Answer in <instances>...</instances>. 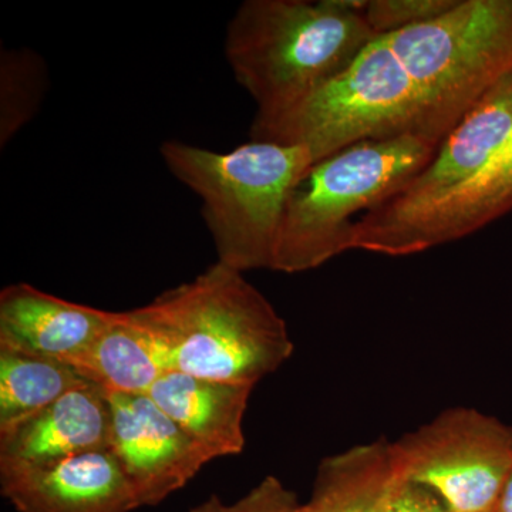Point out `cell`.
<instances>
[{"mask_svg":"<svg viewBox=\"0 0 512 512\" xmlns=\"http://www.w3.org/2000/svg\"><path fill=\"white\" fill-rule=\"evenodd\" d=\"M167 372L254 386L292 356L285 320L242 272L214 264L128 312Z\"/></svg>","mask_w":512,"mask_h":512,"instance_id":"obj_1","label":"cell"},{"mask_svg":"<svg viewBox=\"0 0 512 512\" xmlns=\"http://www.w3.org/2000/svg\"><path fill=\"white\" fill-rule=\"evenodd\" d=\"M363 0H247L229 22L225 55L256 103L251 128L291 113L379 37Z\"/></svg>","mask_w":512,"mask_h":512,"instance_id":"obj_2","label":"cell"},{"mask_svg":"<svg viewBox=\"0 0 512 512\" xmlns=\"http://www.w3.org/2000/svg\"><path fill=\"white\" fill-rule=\"evenodd\" d=\"M161 157L174 177L201 198L218 262L242 274L272 269L286 204L316 164L311 150L252 140L217 153L165 141Z\"/></svg>","mask_w":512,"mask_h":512,"instance_id":"obj_3","label":"cell"},{"mask_svg":"<svg viewBox=\"0 0 512 512\" xmlns=\"http://www.w3.org/2000/svg\"><path fill=\"white\" fill-rule=\"evenodd\" d=\"M437 148L407 134L355 144L318 161L286 204L272 271H311L350 251L357 215L402 192Z\"/></svg>","mask_w":512,"mask_h":512,"instance_id":"obj_4","label":"cell"},{"mask_svg":"<svg viewBox=\"0 0 512 512\" xmlns=\"http://www.w3.org/2000/svg\"><path fill=\"white\" fill-rule=\"evenodd\" d=\"M384 37L423 99L427 140L439 147L512 72V0H458L439 18Z\"/></svg>","mask_w":512,"mask_h":512,"instance_id":"obj_5","label":"cell"},{"mask_svg":"<svg viewBox=\"0 0 512 512\" xmlns=\"http://www.w3.org/2000/svg\"><path fill=\"white\" fill-rule=\"evenodd\" d=\"M407 134L426 138L423 99L384 36L291 113L251 128L252 140L308 147L316 163L355 144Z\"/></svg>","mask_w":512,"mask_h":512,"instance_id":"obj_6","label":"cell"},{"mask_svg":"<svg viewBox=\"0 0 512 512\" xmlns=\"http://www.w3.org/2000/svg\"><path fill=\"white\" fill-rule=\"evenodd\" d=\"M400 480L424 485L450 512H495L512 473V427L453 407L390 443Z\"/></svg>","mask_w":512,"mask_h":512,"instance_id":"obj_7","label":"cell"},{"mask_svg":"<svg viewBox=\"0 0 512 512\" xmlns=\"http://www.w3.org/2000/svg\"><path fill=\"white\" fill-rule=\"evenodd\" d=\"M512 211V128L477 177L419 210L387 220L360 217L350 249L409 256L466 238Z\"/></svg>","mask_w":512,"mask_h":512,"instance_id":"obj_8","label":"cell"},{"mask_svg":"<svg viewBox=\"0 0 512 512\" xmlns=\"http://www.w3.org/2000/svg\"><path fill=\"white\" fill-rule=\"evenodd\" d=\"M110 450L141 507H156L192 480L211 458L147 394L109 393Z\"/></svg>","mask_w":512,"mask_h":512,"instance_id":"obj_9","label":"cell"},{"mask_svg":"<svg viewBox=\"0 0 512 512\" xmlns=\"http://www.w3.org/2000/svg\"><path fill=\"white\" fill-rule=\"evenodd\" d=\"M512 128V72L474 103L402 192L363 217L387 220L426 207L477 177Z\"/></svg>","mask_w":512,"mask_h":512,"instance_id":"obj_10","label":"cell"},{"mask_svg":"<svg viewBox=\"0 0 512 512\" xmlns=\"http://www.w3.org/2000/svg\"><path fill=\"white\" fill-rule=\"evenodd\" d=\"M0 491L19 512H131L141 507L110 448L52 466L0 473Z\"/></svg>","mask_w":512,"mask_h":512,"instance_id":"obj_11","label":"cell"},{"mask_svg":"<svg viewBox=\"0 0 512 512\" xmlns=\"http://www.w3.org/2000/svg\"><path fill=\"white\" fill-rule=\"evenodd\" d=\"M110 429L109 393L97 384H86L0 433V473L52 466L110 448Z\"/></svg>","mask_w":512,"mask_h":512,"instance_id":"obj_12","label":"cell"},{"mask_svg":"<svg viewBox=\"0 0 512 512\" xmlns=\"http://www.w3.org/2000/svg\"><path fill=\"white\" fill-rule=\"evenodd\" d=\"M116 312L57 298L29 284L0 293V348L72 366L99 339Z\"/></svg>","mask_w":512,"mask_h":512,"instance_id":"obj_13","label":"cell"},{"mask_svg":"<svg viewBox=\"0 0 512 512\" xmlns=\"http://www.w3.org/2000/svg\"><path fill=\"white\" fill-rule=\"evenodd\" d=\"M254 386L165 372L147 396L210 456L244 451V417Z\"/></svg>","mask_w":512,"mask_h":512,"instance_id":"obj_14","label":"cell"},{"mask_svg":"<svg viewBox=\"0 0 512 512\" xmlns=\"http://www.w3.org/2000/svg\"><path fill=\"white\" fill-rule=\"evenodd\" d=\"M397 481L390 441L360 444L319 464L305 512H380Z\"/></svg>","mask_w":512,"mask_h":512,"instance_id":"obj_15","label":"cell"},{"mask_svg":"<svg viewBox=\"0 0 512 512\" xmlns=\"http://www.w3.org/2000/svg\"><path fill=\"white\" fill-rule=\"evenodd\" d=\"M107 393L148 394L167 372L150 336L128 312H116L113 323L72 365Z\"/></svg>","mask_w":512,"mask_h":512,"instance_id":"obj_16","label":"cell"},{"mask_svg":"<svg viewBox=\"0 0 512 512\" xmlns=\"http://www.w3.org/2000/svg\"><path fill=\"white\" fill-rule=\"evenodd\" d=\"M86 384L79 370L60 360L0 348V433Z\"/></svg>","mask_w":512,"mask_h":512,"instance_id":"obj_17","label":"cell"},{"mask_svg":"<svg viewBox=\"0 0 512 512\" xmlns=\"http://www.w3.org/2000/svg\"><path fill=\"white\" fill-rule=\"evenodd\" d=\"M45 72L39 56L28 50H3L0 59V143L25 126L39 107Z\"/></svg>","mask_w":512,"mask_h":512,"instance_id":"obj_18","label":"cell"},{"mask_svg":"<svg viewBox=\"0 0 512 512\" xmlns=\"http://www.w3.org/2000/svg\"><path fill=\"white\" fill-rule=\"evenodd\" d=\"M458 0H363L362 13L377 36L439 18L457 5Z\"/></svg>","mask_w":512,"mask_h":512,"instance_id":"obj_19","label":"cell"},{"mask_svg":"<svg viewBox=\"0 0 512 512\" xmlns=\"http://www.w3.org/2000/svg\"><path fill=\"white\" fill-rule=\"evenodd\" d=\"M190 512H305V504L299 503L279 478L266 476L235 503L227 504L218 495H211Z\"/></svg>","mask_w":512,"mask_h":512,"instance_id":"obj_20","label":"cell"},{"mask_svg":"<svg viewBox=\"0 0 512 512\" xmlns=\"http://www.w3.org/2000/svg\"><path fill=\"white\" fill-rule=\"evenodd\" d=\"M380 512H450L439 495L424 485L400 480Z\"/></svg>","mask_w":512,"mask_h":512,"instance_id":"obj_21","label":"cell"}]
</instances>
